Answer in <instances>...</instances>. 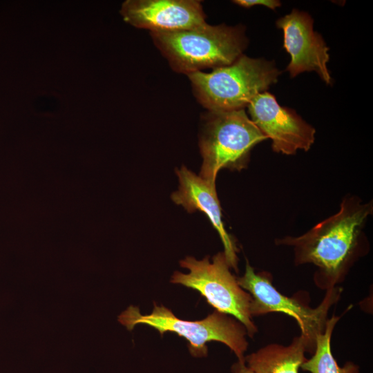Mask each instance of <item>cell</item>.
Listing matches in <instances>:
<instances>
[{
    "label": "cell",
    "mask_w": 373,
    "mask_h": 373,
    "mask_svg": "<svg viewBox=\"0 0 373 373\" xmlns=\"http://www.w3.org/2000/svg\"><path fill=\"white\" fill-rule=\"evenodd\" d=\"M372 211V202L346 196L334 215L301 236H285L276 244L293 248L296 265H314V283L329 289L342 283L355 262L365 254L368 247L363 229Z\"/></svg>",
    "instance_id": "6da1fadb"
},
{
    "label": "cell",
    "mask_w": 373,
    "mask_h": 373,
    "mask_svg": "<svg viewBox=\"0 0 373 373\" xmlns=\"http://www.w3.org/2000/svg\"><path fill=\"white\" fill-rule=\"evenodd\" d=\"M124 20L151 32H172L205 23L200 1L194 0H127L120 10Z\"/></svg>",
    "instance_id": "30bf717a"
},
{
    "label": "cell",
    "mask_w": 373,
    "mask_h": 373,
    "mask_svg": "<svg viewBox=\"0 0 373 373\" xmlns=\"http://www.w3.org/2000/svg\"><path fill=\"white\" fill-rule=\"evenodd\" d=\"M153 40L171 66L186 75L231 65L248 43L241 26L207 23L172 32H151Z\"/></svg>",
    "instance_id": "7a4b0ae2"
},
{
    "label": "cell",
    "mask_w": 373,
    "mask_h": 373,
    "mask_svg": "<svg viewBox=\"0 0 373 373\" xmlns=\"http://www.w3.org/2000/svg\"><path fill=\"white\" fill-rule=\"evenodd\" d=\"M339 318L334 315L328 318L324 332L316 338L312 356L302 364V370L309 373H360L359 366L353 362L348 361L340 366L332 352V334Z\"/></svg>",
    "instance_id": "4fadbf2b"
},
{
    "label": "cell",
    "mask_w": 373,
    "mask_h": 373,
    "mask_svg": "<svg viewBox=\"0 0 373 373\" xmlns=\"http://www.w3.org/2000/svg\"><path fill=\"white\" fill-rule=\"evenodd\" d=\"M233 2L245 8H249L254 6L260 5L274 10L281 5L280 1L276 0H236Z\"/></svg>",
    "instance_id": "5bb4252c"
},
{
    "label": "cell",
    "mask_w": 373,
    "mask_h": 373,
    "mask_svg": "<svg viewBox=\"0 0 373 373\" xmlns=\"http://www.w3.org/2000/svg\"><path fill=\"white\" fill-rule=\"evenodd\" d=\"M204 122L199 142L203 160L200 176L211 184H216L222 169H245L251 149L267 140L244 109L209 111Z\"/></svg>",
    "instance_id": "5b68a950"
},
{
    "label": "cell",
    "mask_w": 373,
    "mask_h": 373,
    "mask_svg": "<svg viewBox=\"0 0 373 373\" xmlns=\"http://www.w3.org/2000/svg\"><path fill=\"white\" fill-rule=\"evenodd\" d=\"M118 321L128 331L138 324H144L157 330L161 336L166 332L175 333L188 341L189 352L195 357L206 356V343L218 341L229 347L238 361H245L244 354L248 347L245 327L234 317L216 309L201 321H189L155 303L152 312L146 315L140 313L139 307L130 305L119 315Z\"/></svg>",
    "instance_id": "277c9868"
},
{
    "label": "cell",
    "mask_w": 373,
    "mask_h": 373,
    "mask_svg": "<svg viewBox=\"0 0 373 373\" xmlns=\"http://www.w3.org/2000/svg\"><path fill=\"white\" fill-rule=\"evenodd\" d=\"M237 282L251 296V316L282 312L294 318L300 327V336L305 341L307 352L311 354L315 350L317 336L325 329L329 309L338 300L342 291L337 286L327 289L319 305L312 308L297 298L280 293L272 285L271 275L266 271L256 273L248 260L245 274L237 278Z\"/></svg>",
    "instance_id": "52a82bcc"
},
{
    "label": "cell",
    "mask_w": 373,
    "mask_h": 373,
    "mask_svg": "<svg viewBox=\"0 0 373 373\" xmlns=\"http://www.w3.org/2000/svg\"><path fill=\"white\" fill-rule=\"evenodd\" d=\"M180 264L189 272L175 271L171 282L197 290L216 310L239 321L253 338L258 329L250 313L251 296L238 285L224 252L216 254L211 262L209 256L201 260L188 256Z\"/></svg>",
    "instance_id": "8992f818"
},
{
    "label": "cell",
    "mask_w": 373,
    "mask_h": 373,
    "mask_svg": "<svg viewBox=\"0 0 373 373\" xmlns=\"http://www.w3.org/2000/svg\"><path fill=\"white\" fill-rule=\"evenodd\" d=\"M303 338H294L289 345L276 343L267 345L245 356L247 366L254 373H299L307 358Z\"/></svg>",
    "instance_id": "7c38bea8"
},
{
    "label": "cell",
    "mask_w": 373,
    "mask_h": 373,
    "mask_svg": "<svg viewBox=\"0 0 373 373\" xmlns=\"http://www.w3.org/2000/svg\"><path fill=\"white\" fill-rule=\"evenodd\" d=\"M250 119L272 141L276 153L294 155L308 151L315 140L316 131L294 110L280 106L275 97L264 92L247 106Z\"/></svg>",
    "instance_id": "ba28073f"
},
{
    "label": "cell",
    "mask_w": 373,
    "mask_h": 373,
    "mask_svg": "<svg viewBox=\"0 0 373 373\" xmlns=\"http://www.w3.org/2000/svg\"><path fill=\"white\" fill-rule=\"evenodd\" d=\"M313 19L296 9L276 21L283 32V46L291 56L287 70L291 77L305 71H315L326 84L332 79L327 64L329 48L321 35L313 29Z\"/></svg>",
    "instance_id": "9c48e42d"
},
{
    "label": "cell",
    "mask_w": 373,
    "mask_h": 373,
    "mask_svg": "<svg viewBox=\"0 0 373 373\" xmlns=\"http://www.w3.org/2000/svg\"><path fill=\"white\" fill-rule=\"evenodd\" d=\"M233 373H254L247 365L245 361H238L231 367Z\"/></svg>",
    "instance_id": "9a60e30c"
},
{
    "label": "cell",
    "mask_w": 373,
    "mask_h": 373,
    "mask_svg": "<svg viewBox=\"0 0 373 373\" xmlns=\"http://www.w3.org/2000/svg\"><path fill=\"white\" fill-rule=\"evenodd\" d=\"M280 74L273 62L242 55L231 65L211 73L187 75L196 97L209 111H228L244 109L274 84Z\"/></svg>",
    "instance_id": "3957f363"
},
{
    "label": "cell",
    "mask_w": 373,
    "mask_h": 373,
    "mask_svg": "<svg viewBox=\"0 0 373 373\" xmlns=\"http://www.w3.org/2000/svg\"><path fill=\"white\" fill-rule=\"evenodd\" d=\"M179 188L171 195L172 200L182 206L189 213L203 212L218 231L224 246V254L231 268L238 271L237 247L227 232L222 220V211L216 184H211L182 166L176 169Z\"/></svg>",
    "instance_id": "8fae6325"
}]
</instances>
